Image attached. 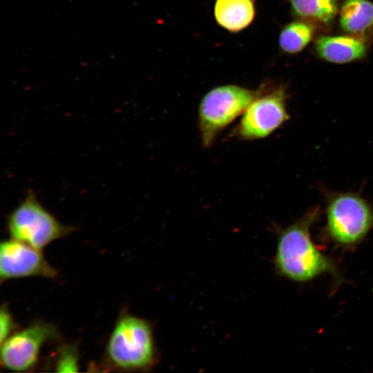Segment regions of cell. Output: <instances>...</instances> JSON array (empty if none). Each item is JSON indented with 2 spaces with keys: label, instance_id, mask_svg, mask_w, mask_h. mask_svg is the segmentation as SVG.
Returning <instances> with one entry per match:
<instances>
[{
  "label": "cell",
  "instance_id": "cell-1",
  "mask_svg": "<svg viewBox=\"0 0 373 373\" xmlns=\"http://www.w3.org/2000/svg\"><path fill=\"white\" fill-rule=\"evenodd\" d=\"M320 213L319 207H312L298 220L279 231L274 264L277 274L281 276L305 283L329 274L339 280L335 263L311 238V227Z\"/></svg>",
  "mask_w": 373,
  "mask_h": 373
},
{
  "label": "cell",
  "instance_id": "cell-2",
  "mask_svg": "<svg viewBox=\"0 0 373 373\" xmlns=\"http://www.w3.org/2000/svg\"><path fill=\"white\" fill-rule=\"evenodd\" d=\"M106 356L109 365L120 370L143 371L153 367L156 350L149 323L122 314L110 335Z\"/></svg>",
  "mask_w": 373,
  "mask_h": 373
},
{
  "label": "cell",
  "instance_id": "cell-3",
  "mask_svg": "<svg viewBox=\"0 0 373 373\" xmlns=\"http://www.w3.org/2000/svg\"><path fill=\"white\" fill-rule=\"evenodd\" d=\"M326 236L338 245L359 244L373 228V208L358 193H329L326 195Z\"/></svg>",
  "mask_w": 373,
  "mask_h": 373
},
{
  "label": "cell",
  "instance_id": "cell-4",
  "mask_svg": "<svg viewBox=\"0 0 373 373\" xmlns=\"http://www.w3.org/2000/svg\"><path fill=\"white\" fill-rule=\"evenodd\" d=\"M257 90L233 84L215 87L202 98L198 124L202 145L211 147L219 134L245 112Z\"/></svg>",
  "mask_w": 373,
  "mask_h": 373
},
{
  "label": "cell",
  "instance_id": "cell-5",
  "mask_svg": "<svg viewBox=\"0 0 373 373\" xmlns=\"http://www.w3.org/2000/svg\"><path fill=\"white\" fill-rule=\"evenodd\" d=\"M10 238L42 250L55 240L71 233L74 228L59 222L29 191L23 202L9 215Z\"/></svg>",
  "mask_w": 373,
  "mask_h": 373
},
{
  "label": "cell",
  "instance_id": "cell-6",
  "mask_svg": "<svg viewBox=\"0 0 373 373\" xmlns=\"http://www.w3.org/2000/svg\"><path fill=\"white\" fill-rule=\"evenodd\" d=\"M287 94L283 85L261 86L240 116L233 135L243 141L264 139L289 119Z\"/></svg>",
  "mask_w": 373,
  "mask_h": 373
},
{
  "label": "cell",
  "instance_id": "cell-7",
  "mask_svg": "<svg viewBox=\"0 0 373 373\" xmlns=\"http://www.w3.org/2000/svg\"><path fill=\"white\" fill-rule=\"evenodd\" d=\"M57 336L52 325L37 321L12 334L1 343V363L6 369L24 372L37 362L42 346Z\"/></svg>",
  "mask_w": 373,
  "mask_h": 373
},
{
  "label": "cell",
  "instance_id": "cell-8",
  "mask_svg": "<svg viewBox=\"0 0 373 373\" xmlns=\"http://www.w3.org/2000/svg\"><path fill=\"white\" fill-rule=\"evenodd\" d=\"M56 269L45 259L41 250L10 238L0 245V278L9 279L39 276L54 278Z\"/></svg>",
  "mask_w": 373,
  "mask_h": 373
},
{
  "label": "cell",
  "instance_id": "cell-9",
  "mask_svg": "<svg viewBox=\"0 0 373 373\" xmlns=\"http://www.w3.org/2000/svg\"><path fill=\"white\" fill-rule=\"evenodd\" d=\"M320 57L334 64L349 63L363 57L366 46L361 39L351 36H323L316 42Z\"/></svg>",
  "mask_w": 373,
  "mask_h": 373
},
{
  "label": "cell",
  "instance_id": "cell-10",
  "mask_svg": "<svg viewBox=\"0 0 373 373\" xmlns=\"http://www.w3.org/2000/svg\"><path fill=\"white\" fill-rule=\"evenodd\" d=\"M214 15L217 23L224 29L239 32L247 28L255 17L254 0H216Z\"/></svg>",
  "mask_w": 373,
  "mask_h": 373
},
{
  "label": "cell",
  "instance_id": "cell-11",
  "mask_svg": "<svg viewBox=\"0 0 373 373\" xmlns=\"http://www.w3.org/2000/svg\"><path fill=\"white\" fill-rule=\"evenodd\" d=\"M339 21L347 33L360 39L373 29V3L368 0H347L341 11Z\"/></svg>",
  "mask_w": 373,
  "mask_h": 373
},
{
  "label": "cell",
  "instance_id": "cell-12",
  "mask_svg": "<svg viewBox=\"0 0 373 373\" xmlns=\"http://www.w3.org/2000/svg\"><path fill=\"white\" fill-rule=\"evenodd\" d=\"M299 17L321 23L332 21L338 12L336 0H289Z\"/></svg>",
  "mask_w": 373,
  "mask_h": 373
},
{
  "label": "cell",
  "instance_id": "cell-13",
  "mask_svg": "<svg viewBox=\"0 0 373 373\" xmlns=\"http://www.w3.org/2000/svg\"><path fill=\"white\" fill-rule=\"evenodd\" d=\"M313 27L303 21H294L285 26L279 35L280 48L287 53L300 52L312 40Z\"/></svg>",
  "mask_w": 373,
  "mask_h": 373
},
{
  "label": "cell",
  "instance_id": "cell-14",
  "mask_svg": "<svg viewBox=\"0 0 373 373\" xmlns=\"http://www.w3.org/2000/svg\"><path fill=\"white\" fill-rule=\"evenodd\" d=\"M77 349L66 345L59 350L56 361V371L59 372H75L79 370Z\"/></svg>",
  "mask_w": 373,
  "mask_h": 373
},
{
  "label": "cell",
  "instance_id": "cell-15",
  "mask_svg": "<svg viewBox=\"0 0 373 373\" xmlns=\"http://www.w3.org/2000/svg\"><path fill=\"white\" fill-rule=\"evenodd\" d=\"M16 325L7 306L3 305L0 311V342L2 343L11 334Z\"/></svg>",
  "mask_w": 373,
  "mask_h": 373
}]
</instances>
